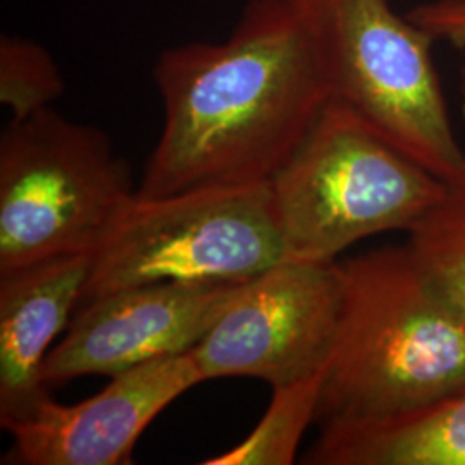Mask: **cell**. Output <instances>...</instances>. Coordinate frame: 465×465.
<instances>
[{
  "label": "cell",
  "instance_id": "6da1fadb",
  "mask_svg": "<svg viewBox=\"0 0 465 465\" xmlns=\"http://www.w3.org/2000/svg\"><path fill=\"white\" fill-rule=\"evenodd\" d=\"M164 128L136 197L266 183L331 100L300 0H250L232 36L166 50L153 69Z\"/></svg>",
  "mask_w": 465,
  "mask_h": 465
},
{
  "label": "cell",
  "instance_id": "277c9868",
  "mask_svg": "<svg viewBox=\"0 0 465 465\" xmlns=\"http://www.w3.org/2000/svg\"><path fill=\"white\" fill-rule=\"evenodd\" d=\"M136 197L130 166L99 128L52 107L0 136V278L95 253Z\"/></svg>",
  "mask_w": 465,
  "mask_h": 465
},
{
  "label": "cell",
  "instance_id": "30bf717a",
  "mask_svg": "<svg viewBox=\"0 0 465 465\" xmlns=\"http://www.w3.org/2000/svg\"><path fill=\"white\" fill-rule=\"evenodd\" d=\"M94 253L61 255L0 278V424L30 419L50 399V345L84 299Z\"/></svg>",
  "mask_w": 465,
  "mask_h": 465
},
{
  "label": "cell",
  "instance_id": "8fae6325",
  "mask_svg": "<svg viewBox=\"0 0 465 465\" xmlns=\"http://www.w3.org/2000/svg\"><path fill=\"white\" fill-rule=\"evenodd\" d=\"M312 465H465V391L381 420L321 426Z\"/></svg>",
  "mask_w": 465,
  "mask_h": 465
},
{
  "label": "cell",
  "instance_id": "4fadbf2b",
  "mask_svg": "<svg viewBox=\"0 0 465 465\" xmlns=\"http://www.w3.org/2000/svg\"><path fill=\"white\" fill-rule=\"evenodd\" d=\"M434 286L465 314V169L405 243Z\"/></svg>",
  "mask_w": 465,
  "mask_h": 465
},
{
  "label": "cell",
  "instance_id": "7c38bea8",
  "mask_svg": "<svg viewBox=\"0 0 465 465\" xmlns=\"http://www.w3.org/2000/svg\"><path fill=\"white\" fill-rule=\"evenodd\" d=\"M326 369L274 388L267 412L249 436L232 450L203 460V465H290L307 428L317 419Z\"/></svg>",
  "mask_w": 465,
  "mask_h": 465
},
{
  "label": "cell",
  "instance_id": "7a4b0ae2",
  "mask_svg": "<svg viewBox=\"0 0 465 465\" xmlns=\"http://www.w3.org/2000/svg\"><path fill=\"white\" fill-rule=\"evenodd\" d=\"M338 266L343 300L319 426L401 416L465 391V314L407 245Z\"/></svg>",
  "mask_w": 465,
  "mask_h": 465
},
{
  "label": "cell",
  "instance_id": "5bb4252c",
  "mask_svg": "<svg viewBox=\"0 0 465 465\" xmlns=\"http://www.w3.org/2000/svg\"><path fill=\"white\" fill-rule=\"evenodd\" d=\"M64 92L61 73L40 45L7 36L0 45V100L25 119L47 109Z\"/></svg>",
  "mask_w": 465,
  "mask_h": 465
},
{
  "label": "cell",
  "instance_id": "9a60e30c",
  "mask_svg": "<svg viewBox=\"0 0 465 465\" xmlns=\"http://www.w3.org/2000/svg\"><path fill=\"white\" fill-rule=\"evenodd\" d=\"M409 17L431 35L457 47L465 45V0H436L420 5Z\"/></svg>",
  "mask_w": 465,
  "mask_h": 465
},
{
  "label": "cell",
  "instance_id": "52a82bcc",
  "mask_svg": "<svg viewBox=\"0 0 465 465\" xmlns=\"http://www.w3.org/2000/svg\"><path fill=\"white\" fill-rule=\"evenodd\" d=\"M341 300L338 261H282L238 284L192 349L203 381L255 378L274 390L322 371L334 347Z\"/></svg>",
  "mask_w": 465,
  "mask_h": 465
},
{
  "label": "cell",
  "instance_id": "5b68a950",
  "mask_svg": "<svg viewBox=\"0 0 465 465\" xmlns=\"http://www.w3.org/2000/svg\"><path fill=\"white\" fill-rule=\"evenodd\" d=\"M312 19L331 100L451 182L465 169L432 66L431 35L388 0H300Z\"/></svg>",
  "mask_w": 465,
  "mask_h": 465
},
{
  "label": "cell",
  "instance_id": "8992f818",
  "mask_svg": "<svg viewBox=\"0 0 465 465\" xmlns=\"http://www.w3.org/2000/svg\"><path fill=\"white\" fill-rule=\"evenodd\" d=\"M282 261L269 182L134 197L94 253L82 300L150 282L240 284Z\"/></svg>",
  "mask_w": 465,
  "mask_h": 465
},
{
  "label": "cell",
  "instance_id": "9c48e42d",
  "mask_svg": "<svg viewBox=\"0 0 465 465\" xmlns=\"http://www.w3.org/2000/svg\"><path fill=\"white\" fill-rule=\"evenodd\" d=\"M199 382L203 378L190 350L124 371L74 405L50 397L7 431L13 447L2 464H132L134 447L153 419Z\"/></svg>",
  "mask_w": 465,
  "mask_h": 465
},
{
  "label": "cell",
  "instance_id": "3957f363",
  "mask_svg": "<svg viewBox=\"0 0 465 465\" xmlns=\"http://www.w3.org/2000/svg\"><path fill=\"white\" fill-rule=\"evenodd\" d=\"M286 261L336 262L357 242L411 232L447 182L330 100L269 182Z\"/></svg>",
  "mask_w": 465,
  "mask_h": 465
},
{
  "label": "cell",
  "instance_id": "ba28073f",
  "mask_svg": "<svg viewBox=\"0 0 465 465\" xmlns=\"http://www.w3.org/2000/svg\"><path fill=\"white\" fill-rule=\"evenodd\" d=\"M242 284V282H240ZM238 284L150 282L84 302L64 340L50 350V384L109 376L186 353L214 326Z\"/></svg>",
  "mask_w": 465,
  "mask_h": 465
}]
</instances>
